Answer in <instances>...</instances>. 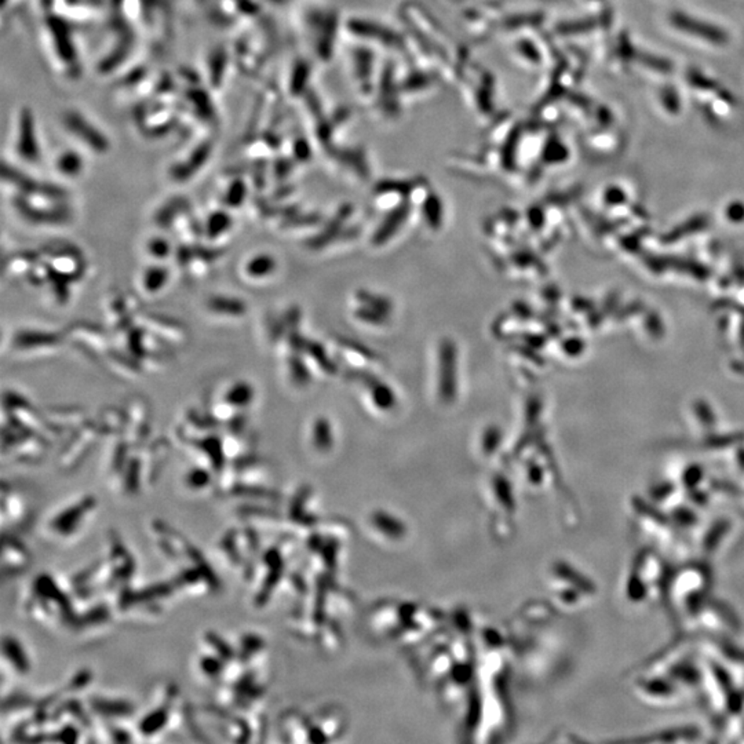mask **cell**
<instances>
[{
	"mask_svg": "<svg viewBox=\"0 0 744 744\" xmlns=\"http://www.w3.org/2000/svg\"><path fill=\"white\" fill-rule=\"evenodd\" d=\"M24 610L30 619L46 626L75 627L78 605L69 582L61 585L50 574H39L28 588Z\"/></svg>",
	"mask_w": 744,
	"mask_h": 744,
	"instance_id": "cell-1",
	"label": "cell"
},
{
	"mask_svg": "<svg viewBox=\"0 0 744 744\" xmlns=\"http://www.w3.org/2000/svg\"><path fill=\"white\" fill-rule=\"evenodd\" d=\"M95 508L97 499L93 495L80 496L75 502L54 513L46 523V533L59 542L71 540L87 525Z\"/></svg>",
	"mask_w": 744,
	"mask_h": 744,
	"instance_id": "cell-2",
	"label": "cell"
},
{
	"mask_svg": "<svg viewBox=\"0 0 744 744\" xmlns=\"http://www.w3.org/2000/svg\"><path fill=\"white\" fill-rule=\"evenodd\" d=\"M151 530L160 552L175 565L182 566L206 561L203 554L182 533L171 528L167 523L155 520L151 525Z\"/></svg>",
	"mask_w": 744,
	"mask_h": 744,
	"instance_id": "cell-3",
	"label": "cell"
},
{
	"mask_svg": "<svg viewBox=\"0 0 744 744\" xmlns=\"http://www.w3.org/2000/svg\"><path fill=\"white\" fill-rule=\"evenodd\" d=\"M61 120L66 133L78 139L81 145L90 148L94 153L103 155L109 151L110 144L105 133L80 110H65Z\"/></svg>",
	"mask_w": 744,
	"mask_h": 744,
	"instance_id": "cell-4",
	"label": "cell"
},
{
	"mask_svg": "<svg viewBox=\"0 0 744 744\" xmlns=\"http://www.w3.org/2000/svg\"><path fill=\"white\" fill-rule=\"evenodd\" d=\"M17 155L28 163H37L42 158L37 124L33 112L28 107H21L17 115L16 142Z\"/></svg>",
	"mask_w": 744,
	"mask_h": 744,
	"instance_id": "cell-5",
	"label": "cell"
},
{
	"mask_svg": "<svg viewBox=\"0 0 744 744\" xmlns=\"http://www.w3.org/2000/svg\"><path fill=\"white\" fill-rule=\"evenodd\" d=\"M87 709L107 722H119L132 717L134 704L126 699H115L107 696H91L87 700Z\"/></svg>",
	"mask_w": 744,
	"mask_h": 744,
	"instance_id": "cell-6",
	"label": "cell"
},
{
	"mask_svg": "<svg viewBox=\"0 0 744 744\" xmlns=\"http://www.w3.org/2000/svg\"><path fill=\"white\" fill-rule=\"evenodd\" d=\"M670 21L674 27L682 32H687L693 36H699L706 42L713 45H725L728 43V35L721 28L694 20L684 13H673Z\"/></svg>",
	"mask_w": 744,
	"mask_h": 744,
	"instance_id": "cell-7",
	"label": "cell"
},
{
	"mask_svg": "<svg viewBox=\"0 0 744 744\" xmlns=\"http://www.w3.org/2000/svg\"><path fill=\"white\" fill-rule=\"evenodd\" d=\"M3 572L10 575L25 571L30 564V553L25 545L13 535H3Z\"/></svg>",
	"mask_w": 744,
	"mask_h": 744,
	"instance_id": "cell-8",
	"label": "cell"
},
{
	"mask_svg": "<svg viewBox=\"0 0 744 744\" xmlns=\"http://www.w3.org/2000/svg\"><path fill=\"white\" fill-rule=\"evenodd\" d=\"M27 506L24 504V499L11 488L7 487L6 482H3L1 488V514H3V524L11 523V525H21V523L25 521L27 517Z\"/></svg>",
	"mask_w": 744,
	"mask_h": 744,
	"instance_id": "cell-9",
	"label": "cell"
},
{
	"mask_svg": "<svg viewBox=\"0 0 744 744\" xmlns=\"http://www.w3.org/2000/svg\"><path fill=\"white\" fill-rule=\"evenodd\" d=\"M1 653L3 662H7L17 674L24 675L30 671V662L27 651L18 641V638L14 636H4L1 641Z\"/></svg>",
	"mask_w": 744,
	"mask_h": 744,
	"instance_id": "cell-10",
	"label": "cell"
},
{
	"mask_svg": "<svg viewBox=\"0 0 744 744\" xmlns=\"http://www.w3.org/2000/svg\"><path fill=\"white\" fill-rule=\"evenodd\" d=\"M264 639L254 633H245L239 638L236 646V661L241 665H250L254 662V658L260 655L264 649Z\"/></svg>",
	"mask_w": 744,
	"mask_h": 744,
	"instance_id": "cell-11",
	"label": "cell"
},
{
	"mask_svg": "<svg viewBox=\"0 0 744 744\" xmlns=\"http://www.w3.org/2000/svg\"><path fill=\"white\" fill-rule=\"evenodd\" d=\"M55 167L65 177H78L83 171L84 160L76 151H65L55 160Z\"/></svg>",
	"mask_w": 744,
	"mask_h": 744,
	"instance_id": "cell-12",
	"label": "cell"
},
{
	"mask_svg": "<svg viewBox=\"0 0 744 744\" xmlns=\"http://www.w3.org/2000/svg\"><path fill=\"white\" fill-rule=\"evenodd\" d=\"M211 470L213 469H206L203 466H196V467H192L190 470H187L185 477H184L186 488L189 491H192V492H202V491L210 488L211 484H213Z\"/></svg>",
	"mask_w": 744,
	"mask_h": 744,
	"instance_id": "cell-13",
	"label": "cell"
},
{
	"mask_svg": "<svg viewBox=\"0 0 744 744\" xmlns=\"http://www.w3.org/2000/svg\"><path fill=\"white\" fill-rule=\"evenodd\" d=\"M634 59H637L638 62L642 64L644 66L651 68L659 74H670L673 71V64L668 59L653 55V54L642 53V52L638 53L637 52Z\"/></svg>",
	"mask_w": 744,
	"mask_h": 744,
	"instance_id": "cell-14",
	"label": "cell"
},
{
	"mask_svg": "<svg viewBox=\"0 0 744 744\" xmlns=\"http://www.w3.org/2000/svg\"><path fill=\"white\" fill-rule=\"evenodd\" d=\"M245 269L251 277H264L273 272L274 261L269 255H258L247 264Z\"/></svg>",
	"mask_w": 744,
	"mask_h": 744,
	"instance_id": "cell-15",
	"label": "cell"
},
{
	"mask_svg": "<svg viewBox=\"0 0 744 744\" xmlns=\"http://www.w3.org/2000/svg\"><path fill=\"white\" fill-rule=\"evenodd\" d=\"M251 397H252L251 388H250L247 383H239V385L233 386V388L229 390L226 400L229 401L231 405L245 407V405L250 402Z\"/></svg>",
	"mask_w": 744,
	"mask_h": 744,
	"instance_id": "cell-16",
	"label": "cell"
},
{
	"mask_svg": "<svg viewBox=\"0 0 744 744\" xmlns=\"http://www.w3.org/2000/svg\"><path fill=\"white\" fill-rule=\"evenodd\" d=\"M687 79H688V83L691 84L692 87H696L699 90H707V91H716L717 93L718 88L721 87L716 80L707 78L706 75H703L697 69H691L687 74Z\"/></svg>",
	"mask_w": 744,
	"mask_h": 744,
	"instance_id": "cell-17",
	"label": "cell"
},
{
	"mask_svg": "<svg viewBox=\"0 0 744 744\" xmlns=\"http://www.w3.org/2000/svg\"><path fill=\"white\" fill-rule=\"evenodd\" d=\"M661 101L670 113H678L681 109V100L677 90L671 86H665L661 91Z\"/></svg>",
	"mask_w": 744,
	"mask_h": 744,
	"instance_id": "cell-18",
	"label": "cell"
},
{
	"mask_svg": "<svg viewBox=\"0 0 744 744\" xmlns=\"http://www.w3.org/2000/svg\"><path fill=\"white\" fill-rule=\"evenodd\" d=\"M595 27V21L594 20H578V21H569V23H562L557 27V30L559 33H564V35H572V33H583V32H588L591 29H594Z\"/></svg>",
	"mask_w": 744,
	"mask_h": 744,
	"instance_id": "cell-19",
	"label": "cell"
},
{
	"mask_svg": "<svg viewBox=\"0 0 744 744\" xmlns=\"http://www.w3.org/2000/svg\"><path fill=\"white\" fill-rule=\"evenodd\" d=\"M543 156L546 161L549 163H554V161H564V159L568 156V151L566 148L558 141L557 138H553L547 142L546 148H545V152H543Z\"/></svg>",
	"mask_w": 744,
	"mask_h": 744,
	"instance_id": "cell-20",
	"label": "cell"
},
{
	"mask_svg": "<svg viewBox=\"0 0 744 744\" xmlns=\"http://www.w3.org/2000/svg\"><path fill=\"white\" fill-rule=\"evenodd\" d=\"M617 53L620 55V58L623 61H632L636 58V54L637 50L633 47L630 39L626 36V35H622L619 37V45H617Z\"/></svg>",
	"mask_w": 744,
	"mask_h": 744,
	"instance_id": "cell-21",
	"label": "cell"
},
{
	"mask_svg": "<svg viewBox=\"0 0 744 744\" xmlns=\"http://www.w3.org/2000/svg\"><path fill=\"white\" fill-rule=\"evenodd\" d=\"M164 279H165V272L163 269L156 267L155 272H151L146 277V281H148V287L149 289H159L160 286L164 283Z\"/></svg>",
	"mask_w": 744,
	"mask_h": 744,
	"instance_id": "cell-22",
	"label": "cell"
},
{
	"mask_svg": "<svg viewBox=\"0 0 744 744\" xmlns=\"http://www.w3.org/2000/svg\"><path fill=\"white\" fill-rule=\"evenodd\" d=\"M151 251L153 255H158V257H163V255H167L168 254V244L163 240H155L152 244H151Z\"/></svg>",
	"mask_w": 744,
	"mask_h": 744,
	"instance_id": "cell-23",
	"label": "cell"
},
{
	"mask_svg": "<svg viewBox=\"0 0 744 744\" xmlns=\"http://www.w3.org/2000/svg\"><path fill=\"white\" fill-rule=\"evenodd\" d=\"M598 119L600 122H603L604 124H610L612 122L611 112L605 107H600V112H598Z\"/></svg>",
	"mask_w": 744,
	"mask_h": 744,
	"instance_id": "cell-24",
	"label": "cell"
}]
</instances>
